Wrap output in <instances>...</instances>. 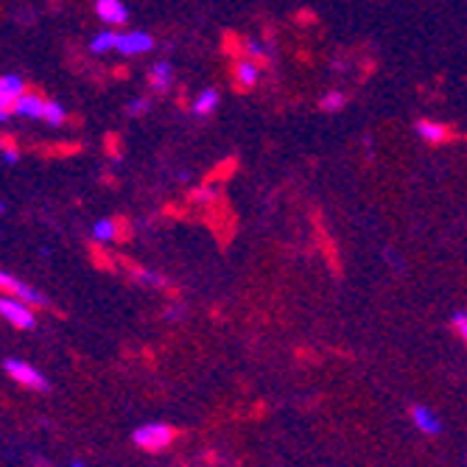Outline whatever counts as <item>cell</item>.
I'll list each match as a JSON object with an SVG mask.
<instances>
[{"label": "cell", "instance_id": "obj_16", "mask_svg": "<svg viewBox=\"0 0 467 467\" xmlns=\"http://www.w3.org/2000/svg\"><path fill=\"white\" fill-rule=\"evenodd\" d=\"M109 224H112V238H109V241H115V244H129V241L135 238V224H132L129 215H112Z\"/></svg>", "mask_w": 467, "mask_h": 467}, {"label": "cell", "instance_id": "obj_18", "mask_svg": "<svg viewBox=\"0 0 467 467\" xmlns=\"http://www.w3.org/2000/svg\"><path fill=\"white\" fill-rule=\"evenodd\" d=\"M411 420H414V425L422 431V434H436L439 431V420L431 414V408H425V406H411Z\"/></svg>", "mask_w": 467, "mask_h": 467}, {"label": "cell", "instance_id": "obj_7", "mask_svg": "<svg viewBox=\"0 0 467 467\" xmlns=\"http://www.w3.org/2000/svg\"><path fill=\"white\" fill-rule=\"evenodd\" d=\"M20 87L17 76H0V121L20 112Z\"/></svg>", "mask_w": 467, "mask_h": 467}, {"label": "cell", "instance_id": "obj_31", "mask_svg": "<svg viewBox=\"0 0 467 467\" xmlns=\"http://www.w3.org/2000/svg\"><path fill=\"white\" fill-rule=\"evenodd\" d=\"M358 68H361V79H369V76L375 73V68H378V65H375V59H367V62L361 59V65H358Z\"/></svg>", "mask_w": 467, "mask_h": 467}, {"label": "cell", "instance_id": "obj_15", "mask_svg": "<svg viewBox=\"0 0 467 467\" xmlns=\"http://www.w3.org/2000/svg\"><path fill=\"white\" fill-rule=\"evenodd\" d=\"M87 252H90V261H93V266H95L98 272H118L115 255H112L107 247H101L98 241H90V244H87Z\"/></svg>", "mask_w": 467, "mask_h": 467}, {"label": "cell", "instance_id": "obj_27", "mask_svg": "<svg viewBox=\"0 0 467 467\" xmlns=\"http://www.w3.org/2000/svg\"><path fill=\"white\" fill-rule=\"evenodd\" d=\"M162 213H165V215H174V218H187V215H190L187 204H165Z\"/></svg>", "mask_w": 467, "mask_h": 467}, {"label": "cell", "instance_id": "obj_28", "mask_svg": "<svg viewBox=\"0 0 467 467\" xmlns=\"http://www.w3.org/2000/svg\"><path fill=\"white\" fill-rule=\"evenodd\" d=\"M95 238H98V241H109V238H112V224H109V218L101 221V224H95Z\"/></svg>", "mask_w": 467, "mask_h": 467}, {"label": "cell", "instance_id": "obj_8", "mask_svg": "<svg viewBox=\"0 0 467 467\" xmlns=\"http://www.w3.org/2000/svg\"><path fill=\"white\" fill-rule=\"evenodd\" d=\"M0 316L17 330H31L34 328V311L29 305L17 303V300H9V297H0Z\"/></svg>", "mask_w": 467, "mask_h": 467}, {"label": "cell", "instance_id": "obj_3", "mask_svg": "<svg viewBox=\"0 0 467 467\" xmlns=\"http://www.w3.org/2000/svg\"><path fill=\"white\" fill-rule=\"evenodd\" d=\"M0 294L9 297V300H17V303H23V305H29L34 314H37V311L51 308V303H48V300H43L34 289H29V286H26V283H20L17 277L6 275L3 269H0Z\"/></svg>", "mask_w": 467, "mask_h": 467}, {"label": "cell", "instance_id": "obj_35", "mask_svg": "<svg viewBox=\"0 0 467 467\" xmlns=\"http://www.w3.org/2000/svg\"><path fill=\"white\" fill-rule=\"evenodd\" d=\"M275 37H277V34L272 31V26H266V29H263V40H266V43H272Z\"/></svg>", "mask_w": 467, "mask_h": 467}, {"label": "cell", "instance_id": "obj_23", "mask_svg": "<svg viewBox=\"0 0 467 467\" xmlns=\"http://www.w3.org/2000/svg\"><path fill=\"white\" fill-rule=\"evenodd\" d=\"M344 104H347V95H344L342 90H328V93L319 98V109H322V112H339Z\"/></svg>", "mask_w": 467, "mask_h": 467}, {"label": "cell", "instance_id": "obj_5", "mask_svg": "<svg viewBox=\"0 0 467 467\" xmlns=\"http://www.w3.org/2000/svg\"><path fill=\"white\" fill-rule=\"evenodd\" d=\"M84 140H54V143H31L29 151L43 160H70L84 154Z\"/></svg>", "mask_w": 467, "mask_h": 467}, {"label": "cell", "instance_id": "obj_2", "mask_svg": "<svg viewBox=\"0 0 467 467\" xmlns=\"http://www.w3.org/2000/svg\"><path fill=\"white\" fill-rule=\"evenodd\" d=\"M311 224H314V236H316V244H319V252L325 258V263L330 266V272L336 277H342V258H339V247L333 241V236L328 232V224H325V215L322 210H311Z\"/></svg>", "mask_w": 467, "mask_h": 467}, {"label": "cell", "instance_id": "obj_19", "mask_svg": "<svg viewBox=\"0 0 467 467\" xmlns=\"http://www.w3.org/2000/svg\"><path fill=\"white\" fill-rule=\"evenodd\" d=\"M215 199V190L213 187H207V185H199V187H193V190H187V196H185V204L187 207H210V201Z\"/></svg>", "mask_w": 467, "mask_h": 467}, {"label": "cell", "instance_id": "obj_30", "mask_svg": "<svg viewBox=\"0 0 467 467\" xmlns=\"http://www.w3.org/2000/svg\"><path fill=\"white\" fill-rule=\"evenodd\" d=\"M129 73H132V70H129V65H115V68L109 70V76H112V79H121V82H126V79H129Z\"/></svg>", "mask_w": 467, "mask_h": 467}, {"label": "cell", "instance_id": "obj_36", "mask_svg": "<svg viewBox=\"0 0 467 467\" xmlns=\"http://www.w3.org/2000/svg\"><path fill=\"white\" fill-rule=\"evenodd\" d=\"M37 467H51L48 461H43V459H37Z\"/></svg>", "mask_w": 467, "mask_h": 467}, {"label": "cell", "instance_id": "obj_32", "mask_svg": "<svg viewBox=\"0 0 467 467\" xmlns=\"http://www.w3.org/2000/svg\"><path fill=\"white\" fill-rule=\"evenodd\" d=\"M129 109H132V115H143V112L148 109V98H140V101L129 104Z\"/></svg>", "mask_w": 467, "mask_h": 467}, {"label": "cell", "instance_id": "obj_33", "mask_svg": "<svg viewBox=\"0 0 467 467\" xmlns=\"http://www.w3.org/2000/svg\"><path fill=\"white\" fill-rule=\"evenodd\" d=\"M101 182H104L107 187H118V185H121V182H118V176H115L112 171H104V174H101Z\"/></svg>", "mask_w": 467, "mask_h": 467}, {"label": "cell", "instance_id": "obj_34", "mask_svg": "<svg viewBox=\"0 0 467 467\" xmlns=\"http://www.w3.org/2000/svg\"><path fill=\"white\" fill-rule=\"evenodd\" d=\"M176 107H179V109H187V90H185V87L176 93Z\"/></svg>", "mask_w": 467, "mask_h": 467}, {"label": "cell", "instance_id": "obj_21", "mask_svg": "<svg viewBox=\"0 0 467 467\" xmlns=\"http://www.w3.org/2000/svg\"><path fill=\"white\" fill-rule=\"evenodd\" d=\"M0 151H3V157L9 160V162H15V160H20V140H17V135H12V132H0Z\"/></svg>", "mask_w": 467, "mask_h": 467}, {"label": "cell", "instance_id": "obj_14", "mask_svg": "<svg viewBox=\"0 0 467 467\" xmlns=\"http://www.w3.org/2000/svg\"><path fill=\"white\" fill-rule=\"evenodd\" d=\"M95 15L104 23H115V26H121V23L129 20V12L123 9L121 0H98V3H95Z\"/></svg>", "mask_w": 467, "mask_h": 467}, {"label": "cell", "instance_id": "obj_22", "mask_svg": "<svg viewBox=\"0 0 467 467\" xmlns=\"http://www.w3.org/2000/svg\"><path fill=\"white\" fill-rule=\"evenodd\" d=\"M247 62L261 73V70H272V54H266L263 48H258V45H252L250 43V51H247Z\"/></svg>", "mask_w": 467, "mask_h": 467}, {"label": "cell", "instance_id": "obj_6", "mask_svg": "<svg viewBox=\"0 0 467 467\" xmlns=\"http://www.w3.org/2000/svg\"><path fill=\"white\" fill-rule=\"evenodd\" d=\"M3 369H6L20 386H26V389H34V392H45V389H48V381H45L31 364H26V361H15V358H9V361L3 364Z\"/></svg>", "mask_w": 467, "mask_h": 467}, {"label": "cell", "instance_id": "obj_20", "mask_svg": "<svg viewBox=\"0 0 467 467\" xmlns=\"http://www.w3.org/2000/svg\"><path fill=\"white\" fill-rule=\"evenodd\" d=\"M123 151H126L123 137H121L118 132H107V135H104V154H107L112 162H118V160H123Z\"/></svg>", "mask_w": 467, "mask_h": 467}, {"label": "cell", "instance_id": "obj_1", "mask_svg": "<svg viewBox=\"0 0 467 467\" xmlns=\"http://www.w3.org/2000/svg\"><path fill=\"white\" fill-rule=\"evenodd\" d=\"M176 436H182V431H176V428H171V425H165V422H151V425H143L140 431H135L132 439H135V445H137L140 450L160 453V450L171 447V442H174Z\"/></svg>", "mask_w": 467, "mask_h": 467}, {"label": "cell", "instance_id": "obj_11", "mask_svg": "<svg viewBox=\"0 0 467 467\" xmlns=\"http://www.w3.org/2000/svg\"><path fill=\"white\" fill-rule=\"evenodd\" d=\"M247 51H250V40L244 34L232 31V29L221 31V54L224 56H229L232 62H238V59H247Z\"/></svg>", "mask_w": 467, "mask_h": 467}, {"label": "cell", "instance_id": "obj_12", "mask_svg": "<svg viewBox=\"0 0 467 467\" xmlns=\"http://www.w3.org/2000/svg\"><path fill=\"white\" fill-rule=\"evenodd\" d=\"M121 54H126V56H137V54H146V51H151L154 48V40L148 37V34H140V31H135V34H123V37H118V45H115Z\"/></svg>", "mask_w": 467, "mask_h": 467}, {"label": "cell", "instance_id": "obj_4", "mask_svg": "<svg viewBox=\"0 0 467 467\" xmlns=\"http://www.w3.org/2000/svg\"><path fill=\"white\" fill-rule=\"evenodd\" d=\"M414 129H417V135H420L428 146H434V148L459 143V140L464 137L453 123H442V121H431V118H420V121L414 123Z\"/></svg>", "mask_w": 467, "mask_h": 467}, {"label": "cell", "instance_id": "obj_26", "mask_svg": "<svg viewBox=\"0 0 467 467\" xmlns=\"http://www.w3.org/2000/svg\"><path fill=\"white\" fill-rule=\"evenodd\" d=\"M294 23H300V26H314V23H316V12H311V9H297V12H294Z\"/></svg>", "mask_w": 467, "mask_h": 467}, {"label": "cell", "instance_id": "obj_25", "mask_svg": "<svg viewBox=\"0 0 467 467\" xmlns=\"http://www.w3.org/2000/svg\"><path fill=\"white\" fill-rule=\"evenodd\" d=\"M118 37H121V34H112V31H104V34H98V37H95L93 48H95V51H107V48H115V45H118Z\"/></svg>", "mask_w": 467, "mask_h": 467}, {"label": "cell", "instance_id": "obj_10", "mask_svg": "<svg viewBox=\"0 0 467 467\" xmlns=\"http://www.w3.org/2000/svg\"><path fill=\"white\" fill-rule=\"evenodd\" d=\"M229 76H232V90H236L238 95H247L252 87H255V82H258V70L247 62V59H238V62H232V70H229Z\"/></svg>", "mask_w": 467, "mask_h": 467}, {"label": "cell", "instance_id": "obj_29", "mask_svg": "<svg viewBox=\"0 0 467 467\" xmlns=\"http://www.w3.org/2000/svg\"><path fill=\"white\" fill-rule=\"evenodd\" d=\"M453 328H456V336H459V339L467 336V319H464V314H456V316H453Z\"/></svg>", "mask_w": 467, "mask_h": 467}, {"label": "cell", "instance_id": "obj_9", "mask_svg": "<svg viewBox=\"0 0 467 467\" xmlns=\"http://www.w3.org/2000/svg\"><path fill=\"white\" fill-rule=\"evenodd\" d=\"M238 168H241V160H238L236 154H229V157L218 160V162L204 174L201 185H207V187H213V185H224V182H229L232 176L238 174Z\"/></svg>", "mask_w": 467, "mask_h": 467}, {"label": "cell", "instance_id": "obj_17", "mask_svg": "<svg viewBox=\"0 0 467 467\" xmlns=\"http://www.w3.org/2000/svg\"><path fill=\"white\" fill-rule=\"evenodd\" d=\"M34 118H40V121H45V123H51V126H65V118H68V112L56 104V101H43L40 104V109H37V115Z\"/></svg>", "mask_w": 467, "mask_h": 467}, {"label": "cell", "instance_id": "obj_37", "mask_svg": "<svg viewBox=\"0 0 467 467\" xmlns=\"http://www.w3.org/2000/svg\"><path fill=\"white\" fill-rule=\"evenodd\" d=\"M73 467H82V464H73Z\"/></svg>", "mask_w": 467, "mask_h": 467}, {"label": "cell", "instance_id": "obj_13", "mask_svg": "<svg viewBox=\"0 0 467 467\" xmlns=\"http://www.w3.org/2000/svg\"><path fill=\"white\" fill-rule=\"evenodd\" d=\"M146 82H148V90H151L154 95H165V93L171 90V82H174L171 65H154V68L148 70Z\"/></svg>", "mask_w": 467, "mask_h": 467}, {"label": "cell", "instance_id": "obj_24", "mask_svg": "<svg viewBox=\"0 0 467 467\" xmlns=\"http://www.w3.org/2000/svg\"><path fill=\"white\" fill-rule=\"evenodd\" d=\"M215 107H218V93H215V90H204V93L199 95V101L193 104V112H196V115H210Z\"/></svg>", "mask_w": 467, "mask_h": 467}]
</instances>
